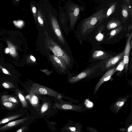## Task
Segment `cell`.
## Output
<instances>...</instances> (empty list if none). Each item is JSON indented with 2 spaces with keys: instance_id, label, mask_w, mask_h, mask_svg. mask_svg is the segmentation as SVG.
Masks as SVG:
<instances>
[{
  "instance_id": "obj_33",
  "label": "cell",
  "mask_w": 132,
  "mask_h": 132,
  "mask_svg": "<svg viewBox=\"0 0 132 132\" xmlns=\"http://www.w3.org/2000/svg\"><path fill=\"white\" fill-rule=\"evenodd\" d=\"M30 58L33 62H35L36 61V59L35 57L32 55H31L30 56Z\"/></svg>"
},
{
  "instance_id": "obj_6",
  "label": "cell",
  "mask_w": 132,
  "mask_h": 132,
  "mask_svg": "<svg viewBox=\"0 0 132 132\" xmlns=\"http://www.w3.org/2000/svg\"><path fill=\"white\" fill-rule=\"evenodd\" d=\"M30 91L33 93L48 95L58 98L62 97L59 93L53 89L36 83L32 84Z\"/></svg>"
},
{
  "instance_id": "obj_8",
  "label": "cell",
  "mask_w": 132,
  "mask_h": 132,
  "mask_svg": "<svg viewBox=\"0 0 132 132\" xmlns=\"http://www.w3.org/2000/svg\"><path fill=\"white\" fill-rule=\"evenodd\" d=\"M125 36L127 38V40L125 48L123 51V60L125 65V73L127 75L128 69L129 55L132 46V32L127 33Z\"/></svg>"
},
{
  "instance_id": "obj_7",
  "label": "cell",
  "mask_w": 132,
  "mask_h": 132,
  "mask_svg": "<svg viewBox=\"0 0 132 132\" xmlns=\"http://www.w3.org/2000/svg\"><path fill=\"white\" fill-rule=\"evenodd\" d=\"M48 46L54 55L60 59L66 66L70 65L71 62L70 57L60 46L54 42H51V45Z\"/></svg>"
},
{
  "instance_id": "obj_3",
  "label": "cell",
  "mask_w": 132,
  "mask_h": 132,
  "mask_svg": "<svg viewBox=\"0 0 132 132\" xmlns=\"http://www.w3.org/2000/svg\"><path fill=\"white\" fill-rule=\"evenodd\" d=\"M105 25L102 23L91 32L86 41L90 43L92 47L101 46L104 43L108 32L105 28Z\"/></svg>"
},
{
  "instance_id": "obj_11",
  "label": "cell",
  "mask_w": 132,
  "mask_h": 132,
  "mask_svg": "<svg viewBox=\"0 0 132 132\" xmlns=\"http://www.w3.org/2000/svg\"><path fill=\"white\" fill-rule=\"evenodd\" d=\"M51 22L52 27L56 35L60 41L63 43L64 44V41L57 20L55 19L52 18L51 19Z\"/></svg>"
},
{
  "instance_id": "obj_25",
  "label": "cell",
  "mask_w": 132,
  "mask_h": 132,
  "mask_svg": "<svg viewBox=\"0 0 132 132\" xmlns=\"http://www.w3.org/2000/svg\"><path fill=\"white\" fill-rule=\"evenodd\" d=\"M3 105L9 108H12L14 106L12 103L7 101H2Z\"/></svg>"
},
{
  "instance_id": "obj_27",
  "label": "cell",
  "mask_w": 132,
  "mask_h": 132,
  "mask_svg": "<svg viewBox=\"0 0 132 132\" xmlns=\"http://www.w3.org/2000/svg\"><path fill=\"white\" fill-rule=\"evenodd\" d=\"M13 23L15 26L19 28L22 27L23 24V22L22 21H14Z\"/></svg>"
},
{
  "instance_id": "obj_14",
  "label": "cell",
  "mask_w": 132,
  "mask_h": 132,
  "mask_svg": "<svg viewBox=\"0 0 132 132\" xmlns=\"http://www.w3.org/2000/svg\"><path fill=\"white\" fill-rule=\"evenodd\" d=\"M27 118H24L10 122L7 124L0 127V131L10 129L17 126L25 121Z\"/></svg>"
},
{
  "instance_id": "obj_10",
  "label": "cell",
  "mask_w": 132,
  "mask_h": 132,
  "mask_svg": "<svg viewBox=\"0 0 132 132\" xmlns=\"http://www.w3.org/2000/svg\"><path fill=\"white\" fill-rule=\"evenodd\" d=\"M117 66L110 69L105 72L96 86L95 90V93L97 90L102 84L104 82L108 81L110 79L112 76L115 72V69Z\"/></svg>"
},
{
  "instance_id": "obj_1",
  "label": "cell",
  "mask_w": 132,
  "mask_h": 132,
  "mask_svg": "<svg viewBox=\"0 0 132 132\" xmlns=\"http://www.w3.org/2000/svg\"><path fill=\"white\" fill-rule=\"evenodd\" d=\"M106 9H101L84 19L78 27L77 34L80 43L86 41L92 31L101 24L106 18Z\"/></svg>"
},
{
  "instance_id": "obj_40",
  "label": "cell",
  "mask_w": 132,
  "mask_h": 132,
  "mask_svg": "<svg viewBox=\"0 0 132 132\" xmlns=\"http://www.w3.org/2000/svg\"></svg>"
},
{
  "instance_id": "obj_19",
  "label": "cell",
  "mask_w": 132,
  "mask_h": 132,
  "mask_svg": "<svg viewBox=\"0 0 132 132\" xmlns=\"http://www.w3.org/2000/svg\"><path fill=\"white\" fill-rule=\"evenodd\" d=\"M1 100L2 101H7L15 103H18V101L14 97L8 95L3 96L1 97Z\"/></svg>"
},
{
  "instance_id": "obj_37",
  "label": "cell",
  "mask_w": 132,
  "mask_h": 132,
  "mask_svg": "<svg viewBox=\"0 0 132 132\" xmlns=\"http://www.w3.org/2000/svg\"><path fill=\"white\" fill-rule=\"evenodd\" d=\"M70 129L71 131H74L76 130V129L75 127H71L70 128Z\"/></svg>"
},
{
  "instance_id": "obj_20",
  "label": "cell",
  "mask_w": 132,
  "mask_h": 132,
  "mask_svg": "<svg viewBox=\"0 0 132 132\" xmlns=\"http://www.w3.org/2000/svg\"><path fill=\"white\" fill-rule=\"evenodd\" d=\"M7 42L9 48L10 53L12 56H16L17 53L14 46L9 41H7Z\"/></svg>"
},
{
  "instance_id": "obj_21",
  "label": "cell",
  "mask_w": 132,
  "mask_h": 132,
  "mask_svg": "<svg viewBox=\"0 0 132 132\" xmlns=\"http://www.w3.org/2000/svg\"><path fill=\"white\" fill-rule=\"evenodd\" d=\"M55 106L59 109L64 110H72L73 108V106L68 104H56Z\"/></svg>"
},
{
  "instance_id": "obj_5",
  "label": "cell",
  "mask_w": 132,
  "mask_h": 132,
  "mask_svg": "<svg viewBox=\"0 0 132 132\" xmlns=\"http://www.w3.org/2000/svg\"><path fill=\"white\" fill-rule=\"evenodd\" d=\"M126 28L122 24L108 32L104 44H113L119 42L127 34Z\"/></svg>"
},
{
  "instance_id": "obj_29",
  "label": "cell",
  "mask_w": 132,
  "mask_h": 132,
  "mask_svg": "<svg viewBox=\"0 0 132 132\" xmlns=\"http://www.w3.org/2000/svg\"><path fill=\"white\" fill-rule=\"evenodd\" d=\"M38 20L39 22L42 25L43 23V20L41 19V17L38 16Z\"/></svg>"
},
{
  "instance_id": "obj_16",
  "label": "cell",
  "mask_w": 132,
  "mask_h": 132,
  "mask_svg": "<svg viewBox=\"0 0 132 132\" xmlns=\"http://www.w3.org/2000/svg\"><path fill=\"white\" fill-rule=\"evenodd\" d=\"M26 97L29 101L31 104L34 107H36L38 106V98L35 94L30 93V94L27 95Z\"/></svg>"
},
{
  "instance_id": "obj_39",
  "label": "cell",
  "mask_w": 132,
  "mask_h": 132,
  "mask_svg": "<svg viewBox=\"0 0 132 132\" xmlns=\"http://www.w3.org/2000/svg\"><path fill=\"white\" fill-rule=\"evenodd\" d=\"M126 2L128 3H129L130 2V0H125Z\"/></svg>"
},
{
  "instance_id": "obj_22",
  "label": "cell",
  "mask_w": 132,
  "mask_h": 132,
  "mask_svg": "<svg viewBox=\"0 0 132 132\" xmlns=\"http://www.w3.org/2000/svg\"><path fill=\"white\" fill-rule=\"evenodd\" d=\"M116 6V4L114 3L109 8L106 14V18H108L114 11Z\"/></svg>"
},
{
  "instance_id": "obj_24",
  "label": "cell",
  "mask_w": 132,
  "mask_h": 132,
  "mask_svg": "<svg viewBox=\"0 0 132 132\" xmlns=\"http://www.w3.org/2000/svg\"><path fill=\"white\" fill-rule=\"evenodd\" d=\"M125 65L123 59L116 66L115 71H122L125 68Z\"/></svg>"
},
{
  "instance_id": "obj_13",
  "label": "cell",
  "mask_w": 132,
  "mask_h": 132,
  "mask_svg": "<svg viewBox=\"0 0 132 132\" xmlns=\"http://www.w3.org/2000/svg\"><path fill=\"white\" fill-rule=\"evenodd\" d=\"M122 24V22L121 21L112 18L109 20L106 23L105 28L109 32L110 30L118 27Z\"/></svg>"
},
{
  "instance_id": "obj_38",
  "label": "cell",
  "mask_w": 132,
  "mask_h": 132,
  "mask_svg": "<svg viewBox=\"0 0 132 132\" xmlns=\"http://www.w3.org/2000/svg\"><path fill=\"white\" fill-rule=\"evenodd\" d=\"M132 129V126H131L128 129V131H131Z\"/></svg>"
},
{
  "instance_id": "obj_4",
  "label": "cell",
  "mask_w": 132,
  "mask_h": 132,
  "mask_svg": "<svg viewBox=\"0 0 132 132\" xmlns=\"http://www.w3.org/2000/svg\"><path fill=\"white\" fill-rule=\"evenodd\" d=\"M117 54L116 52L105 50L101 46L92 47L90 51L89 62L92 63L106 61Z\"/></svg>"
},
{
  "instance_id": "obj_32",
  "label": "cell",
  "mask_w": 132,
  "mask_h": 132,
  "mask_svg": "<svg viewBox=\"0 0 132 132\" xmlns=\"http://www.w3.org/2000/svg\"><path fill=\"white\" fill-rule=\"evenodd\" d=\"M93 105V104L92 103L88 101L87 103V106L88 107H91Z\"/></svg>"
},
{
  "instance_id": "obj_18",
  "label": "cell",
  "mask_w": 132,
  "mask_h": 132,
  "mask_svg": "<svg viewBox=\"0 0 132 132\" xmlns=\"http://www.w3.org/2000/svg\"><path fill=\"white\" fill-rule=\"evenodd\" d=\"M21 114L9 116L0 120V125L13 120L20 116Z\"/></svg>"
},
{
  "instance_id": "obj_28",
  "label": "cell",
  "mask_w": 132,
  "mask_h": 132,
  "mask_svg": "<svg viewBox=\"0 0 132 132\" xmlns=\"http://www.w3.org/2000/svg\"><path fill=\"white\" fill-rule=\"evenodd\" d=\"M2 86L4 88L6 89H8L10 88V86L9 84L8 83L4 82L2 84Z\"/></svg>"
},
{
  "instance_id": "obj_23",
  "label": "cell",
  "mask_w": 132,
  "mask_h": 132,
  "mask_svg": "<svg viewBox=\"0 0 132 132\" xmlns=\"http://www.w3.org/2000/svg\"><path fill=\"white\" fill-rule=\"evenodd\" d=\"M18 96L23 106L27 107V102L22 94L21 93L19 92Z\"/></svg>"
},
{
  "instance_id": "obj_34",
  "label": "cell",
  "mask_w": 132,
  "mask_h": 132,
  "mask_svg": "<svg viewBox=\"0 0 132 132\" xmlns=\"http://www.w3.org/2000/svg\"><path fill=\"white\" fill-rule=\"evenodd\" d=\"M32 11L34 14H35L36 12V7L33 6L32 8Z\"/></svg>"
},
{
  "instance_id": "obj_26",
  "label": "cell",
  "mask_w": 132,
  "mask_h": 132,
  "mask_svg": "<svg viewBox=\"0 0 132 132\" xmlns=\"http://www.w3.org/2000/svg\"><path fill=\"white\" fill-rule=\"evenodd\" d=\"M48 108V104L47 103H44L41 108V112L43 113L47 110Z\"/></svg>"
},
{
  "instance_id": "obj_36",
  "label": "cell",
  "mask_w": 132,
  "mask_h": 132,
  "mask_svg": "<svg viewBox=\"0 0 132 132\" xmlns=\"http://www.w3.org/2000/svg\"><path fill=\"white\" fill-rule=\"evenodd\" d=\"M23 128H21L18 130L16 131V132H22L23 131Z\"/></svg>"
},
{
  "instance_id": "obj_15",
  "label": "cell",
  "mask_w": 132,
  "mask_h": 132,
  "mask_svg": "<svg viewBox=\"0 0 132 132\" xmlns=\"http://www.w3.org/2000/svg\"><path fill=\"white\" fill-rule=\"evenodd\" d=\"M72 9L73 11L70 15V23L72 27L74 25L76 22L80 12L79 8L78 6H74Z\"/></svg>"
},
{
  "instance_id": "obj_2",
  "label": "cell",
  "mask_w": 132,
  "mask_h": 132,
  "mask_svg": "<svg viewBox=\"0 0 132 132\" xmlns=\"http://www.w3.org/2000/svg\"><path fill=\"white\" fill-rule=\"evenodd\" d=\"M106 61L91 63L78 75L71 78L69 80L70 82L71 83L76 82L92 75L96 74L98 75L105 72L107 70L105 67Z\"/></svg>"
},
{
  "instance_id": "obj_17",
  "label": "cell",
  "mask_w": 132,
  "mask_h": 132,
  "mask_svg": "<svg viewBox=\"0 0 132 132\" xmlns=\"http://www.w3.org/2000/svg\"><path fill=\"white\" fill-rule=\"evenodd\" d=\"M121 13L123 21H127L129 14V9L127 6L124 5L123 6L121 9Z\"/></svg>"
},
{
  "instance_id": "obj_31",
  "label": "cell",
  "mask_w": 132,
  "mask_h": 132,
  "mask_svg": "<svg viewBox=\"0 0 132 132\" xmlns=\"http://www.w3.org/2000/svg\"><path fill=\"white\" fill-rule=\"evenodd\" d=\"M124 104V102H123L119 101L117 103V105L119 106H122Z\"/></svg>"
},
{
  "instance_id": "obj_35",
  "label": "cell",
  "mask_w": 132,
  "mask_h": 132,
  "mask_svg": "<svg viewBox=\"0 0 132 132\" xmlns=\"http://www.w3.org/2000/svg\"><path fill=\"white\" fill-rule=\"evenodd\" d=\"M5 52L6 53H9V47H7L5 50Z\"/></svg>"
},
{
  "instance_id": "obj_30",
  "label": "cell",
  "mask_w": 132,
  "mask_h": 132,
  "mask_svg": "<svg viewBox=\"0 0 132 132\" xmlns=\"http://www.w3.org/2000/svg\"><path fill=\"white\" fill-rule=\"evenodd\" d=\"M2 69L4 73L6 74L11 75V74L6 69L3 68Z\"/></svg>"
},
{
  "instance_id": "obj_12",
  "label": "cell",
  "mask_w": 132,
  "mask_h": 132,
  "mask_svg": "<svg viewBox=\"0 0 132 132\" xmlns=\"http://www.w3.org/2000/svg\"><path fill=\"white\" fill-rule=\"evenodd\" d=\"M50 59L53 64L57 68L62 71L66 69V65L59 58L54 55L51 56Z\"/></svg>"
},
{
  "instance_id": "obj_9",
  "label": "cell",
  "mask_w": 132,
  "mask_h": 132,
  "mask_svg": "<svg viewBox=\"0 0 132 132\" xmlns=\"http://www.w3.org/2000/svg\"><path fill=\"white\" fill-rule=\"evenodd\" d=\"M123 51L107 60L105 62V67L107 70L117 66L123 59Z\"/></svg>"
},
{
  "instance_id": "obj_41",
  "label": "cell",
  "mask_w": 132,
  "mask_h": 132,
  "mask_svg": "<svg viewBox=\"0 0 132 132\" xmlns=\"http://www.w3.org/2000/svg\"><path fill=\"white\" fill-rule=\"evenodd\" d=\"M17 1H18V0H17Z\"/></svg>"
}]
</instances>
